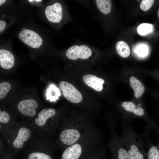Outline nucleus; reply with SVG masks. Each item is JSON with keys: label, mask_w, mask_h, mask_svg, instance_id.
<instances>
[{"label": "nucleus", "mask_w": 159, "mask_h": 159, "mask_svg": "<svg viewBox=\"0 0 159 159\" xmlns=\"http://www.w3.org/2000/svg\"><path fill=\"white\" fill-rule=\"evenodd\" d=\"M153 0H143L140 4V9L144 11L148 10L152 6L154 2Z\"/></svg>", "instance_id": "24"}, {"label": "nucleus", "mask_w": 159, "mask_h": 159, "mask_svg": "<svg viewBox=\"0 0 159 159\" xmlns=\"http://www.w3.org/2000/svg\"><path fill=\"white\" fill-rule=\"evenodd\" d=\"M27 159H52L49 155L38 152H32L28 155Z\"/></svg>", "instance_id": "21"}, {"label": "nucleus", "mask_w": 159, "mask_h": 159, "mask_svg": "<svg viewBox=\"0 0 159 159\" xmlns=\"http://www.w3.org/2000/svg\"><path fill=\"white\" fill-rule=\"evenodd\" d=\"M95 2L97 8L101 13L107 14L110 12L112 6L111 0H96Z\"/></svg>", "instance_id": "19"}, {"label": "nucleus", "mask_w": 159, "mask_h": 159, "mask_svg": "<svg viewBox=\"0 0 159 159\" xmlns=\"http://www.w3.org/2000/svg\"><path fill=\"white\" fill-rule=\"evenodd\" d=\"M29 1L30 2H32L33 1V0H29Z\"/></svg>", "instance_id": "31"}, {"label": "nucleus", "mask_w": 159, "mask_h": 159, "mask_svg": "<svg viewBox=\"0 0 159 159\" xmlns=\"http://www.w3.org/2000/svg\"><path fill=\"white\" fill-rule=\"evenodd\" d=\"M14 63V59L12 53L6 49L0 50V64L2 68L6 69H10Z\"/></svg>", "instance_id": "13"}, {"label": "nucleus", "mask_w": 159, "mask_h": 159, "mask_svg": "<svg viewBox=\"0 0 159 159\" xmlns=\"http://www.w3.org/2000/svg\"><path fill=\"white\" fill-rule=\"evenodd\" d=\"M31 135V132L29 129L24 127L20 128L16 137L14 140L13 143V147L17 149L22 148L24 143L29 139Z\"/></svg>", "instance_id": "11"}, {"label": "nucleus", "mask_w": 159, "mask_h": 159, "mask_svg": "<svg viewBox=\"0 0 159 159\" xmlns=\"http://www.w3.org/2000/svg\"><path fill=\"white\" fill-rule=\"evenodd\" d=\"M148 130V128L147 126L142 134V135L145 138L148 145L146 159H159V148L152 145L150 143Z\"/></svg>", "instance_id": "14"}, {"label": "nucleus", "mask_w": 159, "mask_h": 159, "mask_svg": "<svg viewBox=\"0 0 159 159\" xmlns=\"http://www.w3.org/2000/svg\"><path fill=\"white\" fill-rule=\"evenodd\" d=\"M42 0H34V1H36L37 2H38L39 1H42Z\"/></svg>", "instance_id": "30"}, {"label": "nucleus", "mask_w": 159, "mask_h": 159, "mask_svg": "<svg viewBox=\"0 0 159 159\" xmlns=\"http://www.w3.org/2000/svg\"><path fill=\"white\" fill-rule=\"evenodd\" d=\"M129 81L130 86L133 90L135 97L137 98L140 97L145 90L144 86L138 79L134 76L131 77Z\"/></svg>", "instance_id": "16"}, {"label": "nucleus", "mask_w": 159, "mask_h": 159, "mask_svg": "<svg viewBox=\"0 0 159 159\" xmlns=\"http://www.w3.org/2000/svg\"><path fill=\"white\" fill-rule=\"evenodd\" d=\"M104 153L101 155V156L98 159H105Z\"/></svg>", "instance_id": "27"}, {"label": "nucleus", "mask_w": 159, "mask_h": 159, "mask_svg": "<svg viewBox=\"0 0 159 159\" xmlns=\"http://www.w3.org/2000/svg\"><path fill=\"white\" fill-rule=\"evenodd\" d=\"M80 136V133L77 130L68 129L64 130L61 132L60 138L64 144L70 145L77 141Z\"/></svg>", "instance_id": "9"}, {"label": "nucleus", "mask_w": 159, "mask_h": 159, "mask_svg": "<svg viewBox=\"0 0 159 159\" xmlns=\"http://www.w3.org/2000/svg\"><path fill=\"white\" fill-rule=\"evenodd\" d=\"M11 88L10 84L3 82L0 83V99H3L8 93Z\"/></svg>", "instance_id": "22"}, {"label": "nucleus", "mask_w": 159, "mask_h": 159, "mask_svg": "<svg viewBox=\"0 0 159 159\" xmlns=\"http://www.w3.org/2000/svg\"><path fill=\"white\" fill-rule=\"evenodd\" d=\"M82 80L86 85L94 90L98 92L102 90V85L105 82L103 79L94 75L87 74L83 76Z\"/></svg>", "instance_id": "10"}, {"label": "nucleus", "mask_w": 159, "mask_h": 159, "mask_svg": "<svg viewBox=\"0 0 159 159\" xmlns=\"http://www.w3.org/2000/svg\"><path fill=\"white\" fill-rule=\"evenodd\" d=\"M6 26L5 22L3 20L0 21V33L2 32Z\"/></svg>", "instance_id": "26"}, {"label": "nucleus", "mask_w": 159, "mask_h": 159, "mask_svg": "<svg viewBox=\"0 0 159 159\" xmlns=\"http://www.w3.org/2000/svg\"><path fill=\"white\" fill-rule=\"evenodd\" d=\"M92 54L91 49L85 44L73 45L69 48L66 52L67 57L72 60L87 59L92 56Z\"/></svg>", "instance_id": "3"}, {"label": "nucleus", "mask_w": 159, "mask_h": 159, "mask_svg": "<svg viewBox=\"0 0 159 159\" xmlns=\"http://www.w3.org/2000/svg\"><path fill=\"white\" fill-rule=\"evenodd\" d=\"M153 30V26L151 24L143 23L138 27L137 31L138 33L141 35H145L150 33Z\"/></svg>", "instance_id": "20"}, {"label": "nucleus", "mask_w": 159, "mask_h": 159, "mask_svg": "<svg viewBox=\"0 0 159 159\" xmlns=\"http://www.w3.org/2000/svg\"><path fill=\"white\" fill-rule=\"evenodd\" d=\"M115 129L110 145L112 159H130L121 137L115 132Z\"/></svg>", "instance_id": "2"}, {"label": "nucleus", "mask_w": 159, "mask_h": 159, "mask_svg": "<svg viewBox=\"0 0 159 159\" xmlns=\"http://www.w3.org/2000/svg\"><path fill=\"white\" fill-rule=\"evenodd\" d=\"M135 48V52L136 53L135 54L138 56L143 57L148 54V47L145 45L141 44L137 45Z\"/></svg>", "instance_id": "23"}, {"label": "nucleus", "mask_w": 159, "mask_h": 159, "mask_svg": "<svg viewBox=\"0 0 159 159\" xmlns=\"http://www.w3.org/2000/svg\"><path fill=\"white\" fill-rule=\"evenodd\" d=\"M158 18L159 19V8L158 9Z\"/></svg>", "instance_id": "29"}, {"label": "nucleus", "mask_w": 159, "mask_h": 159, "mask_svg": "<svg viewBox=\"0 0 159 159\" xmlns=\"http://www.w3.org/2000/svg\"><path fill=\"white\" fill-rule=\"evenodd\" d=\"M19 36L22 42L34 48H39L42 43V39L39 35L30 29L22 30L19 32Z\"/></svg>", "instance_id": "6"}, {"label": "nucleus", "mask_w": 159, "mask_h": 159, "mask_svg": "<svg viewBox=\"0 0 159 159\" xmlns=\"http://www.w3.org/2000/svg\"><path fill=\"white\" fill-rule=\"evenodd\" d=\"M25 29H25V28H23L22 29L23 30H25Z\"/></svg>", "instance_id": "32"}, {"label": "nucleus", "mask_w": 159, "mask_h": 159, "mask_svg": "<svg viewBox=\"0 0 159 159\" xmlns=\"http://www.w3.org/2000/svg\"><path fill=\"white\" fill-rule=\"evenodd\" d=\"M115 48L118 54L121 57H128L130 54V50L128 45L122 41H118L116 44Z\"/></svg>", "instance_id": "18"}, {"label": "nucleus", "mask_w": 159, "mask_h": 159, "mask_svg": "<svg viewBox=\"0 0 159 159\" xmlns=\"http://www.w3.org/2000/svg\"><path fill=\"white\" fill-rule=\"evenodd\" d=\"M47 14L49 17L48 20L51 22L58 23L62 18V8L60 4L55 3L52 5L46 7Z\"/></svg>", "instance_id": "8"}, {"label": "nucleus", "mask_w": 159, "mask_h": 159, "mask_svg": "<svg viewBox=\"0 0 159 159\" xmlns=\"http://www.w3.org/2000/svg\"><path fill=\"white\" fill-rule=\"evenodd\" d=\"M120 122L122 130L121 138L130 159H146L147 152L144 150L146 144L134 130L131 122L123 119Z\"/></svg>", "instance_id": "1"}, {"label": "nucleus", "mask_w": 159, "mask_h": 159, "mask_svg": "<svg viewBox=\"0 0 159 159\" xmlns=\"http://www.w3.org/2000/svg\"><path fill=\"white\" fill-rule=\"evenodd\" d=\"M121 106L126 113L130 115V120L135 117L140 118L145 120L146 122L151 124V122L147 117L144 108L141 105H136L131 101H124L121 103Z\"/></svg>", "instance_id": "4"}, {"label": "nucleus", "mask_w": 159, "mask_h": 159, "mask_svg": "<svg viewBox=\"0 0 159 159\" xmlns=\"http://www.w3.org/2000/svg\"><path fill=\"white\" fill-rule=\"evenodd\" d=\"M82 154L80 145L75 144L67 148L63 153L61 159H79Z\"/></svg>", "instance_id": "12"}, {"label": "nucleus", "mask_w": 159, "mask_h": 159, "mask_svg": "<svg viewBox=\"0 0 159 159\" xmlns=\"http://www.w3.org/2000/svg\"><path fill=\"white\" fill-rule=\"evenodd\" d=\"M10 120V117L6 112L0 111V122L2 123H6Z\"/></svg>", "instance_id": "25"}, {"label": "nucleus", "mask_w": 159, "mask_h": 159, "mask_svg": "<svg viewBox=\"0 0 159 159\" xmlns=\"http://www.w3.org/2000/svg\"><path fill=\"white\" fill-rule=\"evenodd\" d=\"M38 107L37 102L32 99L21 100L17 105L20 112L25 116L29 117H33L35 115L36 109Z\"/></svg>", "instance_id": "7"}, {"label": "nucleus", "mask_w": 159, "mask_h": 159, "mask_svg": "<svg viewBox=\"0 0 159 159\" xmlns=\"http://www.w3.org/2000/svg\"><path fill=\"white\" fill-rule=\"evenodd\" d=\"M6 1L5 0H0V5L1 6Z\"/></svg>", "instance_id": "28"}, {"label": "nucleus", "mask_w": 159, "mask_h": 159, "mask_svg": "<svg viewBox=\"0 0 159 159\" xmlns=\"http://www.w3.org/2000/svg\"><path fill=\"white\" fill-rule=\"evenodd\" d=\"M61 95L59 88L54 84H50L46 90V100L51 102L55 101L58 100Z\"/></svg>", "instance_id": "17"}, {"label": "nucleus", "mask_w": 159, "mask_h": 159, "mask_svg": "<svg viewBox=\"0 0 159 159\" xmlns=\"http://www.w3.org/2000/svg\"><path fill=\"white\" fill-rule=\"evenodd\" d=\"M55 110L52 108H46L39 113L38 118L35 120L36 124L39 126L42 127L45 124L47 120L54 116L55 114Z\"/></svg>", "instance_id": "15"}, {"label": "nucleus", "mask_w": 159, "mask_h": 159, "mask_svg": "<svg viewBox=\"0 0 159 159\" xmlns=\"http://www.w3.org/2000/svg\"><path fill=\"white\" fill-rule=\"evenodd\" d=\"M59 87L64 97L70 102L75 103L80 102L82 97L80 92L72 84L64 81L59 83Z\"/></svg>", "instance_id": "5"}]
</instances>
